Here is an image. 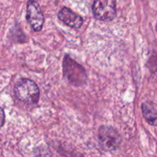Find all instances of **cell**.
<instances>
[{
    "instance_id": "7a4b0ae2",
    "label": "cell",
    "mask_w": 157,
    "mask_h": 157,
    "mask_svg": "<svg viewBox=\"0 0 157 157\" xmlns=\"http://www.w3.org/2000/svg\"><path fill=\"white\" fill-rule=\"evenodd\" d=\"M64 75L67 81L75 86H81L86 83L87 75L84 67L74 61L68 55L64 56L63 61Z\"/></svg>"
},
{
    "instance_id": "9c48e42d",
    "label": "cell",
    "mask_w": 157,
    "mask_h": 157,
    "mask_svg": "<svg viewBox=\"0 0 157 157\" xmlns=\"http://www.w3.org/2000/svg\"><path fill=\"white\" fill-rule=\"evenodd\" d=\"M77 157H83V156H81H81H77Z\"/></svg>"
},
{
    "instance_id": "277c9868",
    "label": "cell",
    "mask_w": 157,
    "mask_h": 157,
    "mask_svg": "<svg viewBox=\"0 0 157 157\" xmlns=\"http://www.w3.org/2000/svg\"><path fill=\"white\" fill-rule=\"evenodd\" d=\"M92 11L95 18L101 21H111L117 14L116 0H94Z\"/></svg>"
},
{
    "instance_id": "8992f818",
    "label": "cell",
    "mask_w": 157,
    "mask_h": 157,
    "mask_svg": "<svg viewBox=\"0 0 157 157\" xmlns=\"http://www.w3.org/2000/svg\"><path fill=\"white\" fill-rule=\"evenodd\" d=\"M58 16L62 22L73 29H79L84 22V19L81 15L67 7L62 8L58 12Z\"/></svg>"
},
{
    "instance_id": "ba28073f",
    "label": "cell",
    "mask_w": 157,
    "mask_h": 157,
    "mask_svg": "<svg viewBox=\"0 0 157 157\" xmlns=\"http://www.w3.org/2000/svg\"><path fill=\"white\" fill-rule=\"evenodd\" d=\"M5 123V112L3 109L0 107V128L3 126Z\"/></svg>"
},
{
    "instance_id": "52a82bcc",
    "label": "cell",
    "mask_w": 157,
    "mask_h": 157,
    "mask_svg": "<svg viewBox=\"0 0 157 157\" xmlns=\"http://www.w3.org/2000/svg\"><path fill=\"white\" fill-rule=\"evenodd\" d=\"M143 115L150 125L157 127V110L150 103H144L141 106Z\"/></svg>"
},
{
    "instance_id": "3957f363",
    "label": "cell",
    "mask_w": 157,
    "mask_h": 157,
    "mask_svg": "<svg viewBox=\"0 0 157 157\" xmlns=\"http://www.w3.org/2000/svg\"><path fill=\"white\" fill-rule=\"evenodd\" d=\"M98 140L105 151H113L119 147L121 136L117 131L109 126H102L98 130Z\"/></svg>"
},
{
    "instance_id": "30bf717a",
    "label": "cell",
    "mask_w": 157,
    "mask_h": 157,
    "mask_svg": "<svg viewBox=\"0 0 157 157\" xmlns=\"http://www.w3.org/2000/svg\"><path fill=\"white\" fill-rule=\"evenodd\" d=\"M156 31H157V23H156Z\"/></svg>"
},
{
    "instance_id": "6da1fadb",
    "label": "cell",
    "mask_w": 157,
    "mask_h": 157,
    "mask_svg": "<svg viewBox=\"0 0 157 157\" xmlns=\"http://www.w3.org/2000/svg\"><path fill=\"white\" fill-rule=\"evenodd\" d=\"M14 92L16 98L27 104H35L39 100L40 91L38 85L30 79H21L15 84Z\"/></svg>"
},
{
    "instance_id": "5b68a950",
    "label": "cell",
    "mask_w": 157,
    "mask_h": 157,
    "mask_svg": "<svg viewBox=\"0 0 157 157\" xmlns=\"http://www.w3.org/2000/svg\"><path fill=\"white\" fill-rule=\"evenodd\" d=\"M26 18L34 31L39 32L41 30L44 21V15L41 12L40 6L35 0H29L28 2Z\"/></svg>"
}]
</instances>
